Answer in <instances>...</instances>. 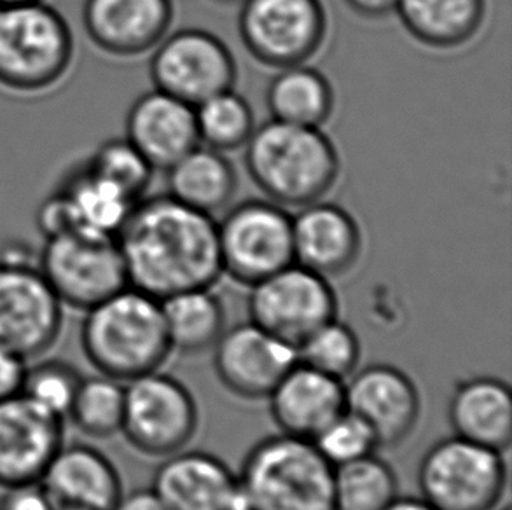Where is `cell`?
Listing matches in <instances>:
<instances>
[{
	"mask_svg": "<svg viewBox=\"0 0 512 510\" xmlns=\"http://www.w3.org/2000/svg\"><path fill=\"white\" fill-rule=\"evenodd\" d=\"M243 48L271 69L308 63L327 37L322 0H243L238 16Z\"/></svg>",
	"mask_w": 512,
	"mask_h": 510,
	"instance_id": "7c38bea8",
	"label": "cell"
},
{
	"mask_svg": "<svg viewBox=\"0 0 512 510\" xmlns=\"http://www.w3.org/2000/svg\"><path fill=\"white\" fill-rule=\"evenodd\" d=\"M296 352L299 362L336 380L346 381L359 367V336L336 317L308 336Z\"/></svg>",
	"mask_w": 512,
	"mask_h": 510,
	"instance_id": "1f68e13d",
	"label": "cell"
},
{
	"mask_svg": "<svg viewBox=\"0 0 512 510\" xmlns=\"http://www.w3.org/2000/svg\"><path fill=\"white\" fill-rule=\"evenodd\" d=\"M212 350L217 380L243 400L268 399L278 381L298 362L294 346L250 320L226 327Z\"/></svg>",
	"mask_w": 512,
	"mask_h": 510,
	"instance_id": "9a60e30c",
	"label": "cell"
},
{
	"mask_svg": "<svg viewBox=\"0 0 512 510\" xmlns=\"http://www.w3.org/2000/svg\"><path fill=\"white\" fill-rule=\"evenodd\" d=\"M167 187L180 203L214 215L231 205L238 175L224 152L198 144L168 168Z\"/></svg>",
	"mask_w": 512,
	"mask_h": 510,
	"instance_id": "d4e9b609",
	"label": "cell"
},
{
	"mask_svg": "<svg viewBox=\"0 0 512 510\" xmlns=\"http://www.w3.org/2000/svg\"><path fill=\"white\" fill-rule=\"evenodd\" d=\"M27 359L0 345V402L20 395L27 374Z\"/></svg>",
	"mask_w": 512,
	"mask_h": 510,
	"instance_id": "8d00e7d4",
	"label": "cell"
},
{
	"mask_svg": "<svg viewBox=\"0 0 512 510\" xmlns=\"http://www.w3.org/2000/svg\"><path fill=\"white\" fill-rule=\"evenodd\" d=\"M81 346L98 373L128 383L165 364L168 341L161 301L125 287L86 311Z\"/></svg>",
	"mask_w": 512,
	"mask_h": 510,
	"instance_id": "3957f363",
	"label": "cell"
},
{
	"mask_svg": "<svg viewBox=\"0 0 512 510\" xmlns=\"http://www.w3.org/2000/svg\"><path fill=\"white\" fill-rule=\"evenodd\" d=\"M81 380L83 376L69 362L42 360L35 366H28L20 395L44 413L67 421Z\"/></svg>",
	"mask_w": 512,
	"mask_h": 510,
	"instance_id": "d6a6232c",
	"label": "cell"
},
{
	"mask_svg": "<svg viewBox=\"0 0 512 510\" xmlns=\"http://www.w3.org/2000/svg\"><path fill=\"white\" fill-rule=\"evenodd\" d=\"M222 273L254 285L294 262L292 215L270 200H247L217 222Z\"/></svg>",
	"mask_w": 512,
	"mask_h": 510,
	"instance_id": "30bf717a",
	"label": "cell"
},
{
	"mask_svg": "<svg viewBox=\"0 0 512 510\" xmlns=\"http://www.w3.org/2000/svg\"><path fill=\"white\" fill-rule=\"evenodd\" d=\"M243 149L250 179L280 207L299 210L324 200L340 177V154L322 128L270 119Z\"/></svg>",
	"mask_w": 512,
	"mask_h": 510,
	"instance_id": "7a4b0ae2",
	"label": "cell"
},
{
	"mask_svg": "<svg viewBox=\"0 0 512 510\" xmlns=\"http://www.w3.org/2000/svg\"><path fill=\"white\" fill-rule=\"evenodd\" d=\"M172 352L201 355L226 331V308L212 289L180 292L161 301Z\"/></svg>",
	"mask_w": 512,
	"mask_h": 510,
	"instance_id": "83f0119b",
	"label": "cell"
},
{
	"mask_svg": "<svg viewBox=\"0 0 512 510\" xmlns=\"http://www.w3.org/2000/svg\"><path fill=\"white\" fill-rule=\"evenodd\" d=\"M151 488L168 510H249L238 474L203 451L163 458Z\"/></svg>",
	"mask_w": 512,
	"mask_h": 510,
	"instance_id": "d6986e66",
	"label": "cell"
},
{
	"mask_svg": "<svg viewBox=\"0 0 512 510\" xmlns=\"http://www.w3.org/2000/svg\"><path fill=\"white\" fill-rule=\"evenodd\" d=\"M249 320L287 345L298 346L338 317V296L326 276L292 262L250 285Z\"/></svg>",
	"mask_w": 512,
	"mask_h": 510,
	"instance_id": "8fae6325",
	"label": "cell"
},
{
	"mask_svg": "<svg viewBox=\"0 0 512 510\" xmlns=\"http://www.w3.org/2000/svg\"><path fill=\"white\" fill-rule=\"evenodd\" d=\"M453 435L504 453L512 441V393L495 376L460 381L448 406Z\"/></svg>",
	"mask_w": 512,
	"mask_h": 510,
	"instance_id": "cb8c5ba5",
	"label": "cell"
},
{
	"mask_svg": "<svg viewBox=\"0 0 512 510\" xmlns=\"http://www.w3.org/2000/svg\"><path fill=\"white\" fill-rule=\"evenodd\" d=\"M383 510H437L422 497H395Z\"/></svg>",
	"mask_w": 512,
	"mask_h": 510,
	"instance_id": "ab89813d",
	"label": "cell"
},
{
	"mask_svg": "<svg viewBox=\"0 0 512 510\" xmlns=\"http://www.w3.org/2000/svg\"><path fill=\"white\" fill-rule=\"evenodd\" d=\"M500 510H511V507H504V509H500Z\"/></svg>",
	"mask_w": 512,
	"mask_h": 510,
	"instance_id": "7bdbcfd3",
	"label": "cell"
},
{
	"mask_svg": "<svg viewBox=\"0 0 512 510\" xmlns=\"http://www.w3.org/2000/svg\"><path fill=\"white\" fill-rule=\"evenodd\" d=\"M200 425L193 393L172 374L153 371L125 383L121 434L133 449L167 458L186 449Z\"/></svg>",
	"mask_w": 512,
	"mask_h": 510,
	"instance_id": "ba28073f",
	"label": "cell"
},
{
	"mask_svg": "<svg viewBox=\"0 0 512 510\" xmlns=\"http://www.w3.org/2000/svg\"><path fill=\"white\" fill-rule=\"evenodd\" d=\"M76 63L74 32L48 2L0 7V88L42 97L65 83Z\"/></svg>",
	"mask_w": 512,
	"mask_h": 510,
	"instance_id": "277c9868",
	"label": "cell"
},
{
	"mask_svg": "<svg viewBox=\"0 0 512 510\" xmlns=\"http://www.w3.org/2000/svg\"><path fill=\"white\" fill-rule=\"evenodd\" d=\"M238 479L249 510H336L334 467L310 439L264 437L245 456Z\"/></svg>",
	"mask_w": 512,
	"mask_h": 510,
	"instance_id": "5b68a950",
	"label": "cell"
},
{
	"mask_svg": "<svg viewBox=\"0 0 512 510\" xmlns=\"http://www.w3.org/2000/svg\"><path fill=\"white\" fill-rule=\"evenodd\" d=\"M112 510H168L161 502L160 497L154 493L153 488H140V490L123 493L118 504Z\"/></svg>",
	"mask_w": 512,
	"mask_h": 510,
	"instance_id": "74e56055",
	"label": "cell"
},
{
	"mask_svg": "<svg viewBox=\"0 0 512 510\" xmlns=\"http://www.w3.org/2000/svg\"><path fill=\"white\" fill-rule=\"evenodd\" d=\"M37 2H48V0H0V7L27 6Z\"/></svg>",
	"mask_w": 512,
	"mask_h": 510,
	"instance_id": "60d3db41",
	"label": "cell"
},
{
	"mask_svg": "<svg viewBox=\"0 0 512 510\" xmlns=\"http://www.w3.org/2000/svg\"><path fill=\"white\" fill-rule=\"evenodd\" d=\"M271 420L282 434L313 441L346 409L345 381L296 362L268 395Z\"/></svg>",
	"mask_w": 512,
	"mask_h": 510,
	"instance_id": "603a6c76",
	"label": "cell"
},
{
	"mask_svg": "<svg viewBox=\"0 0 512 510\" xmlns=\"http://www.w3.org/2000/svg\"><path fill=\"white\" fill-rule=\"evenodd\" d=\"M488 0H397L395 13L408 34L432 49H455L483 28Z\"/></svg>",
	"mask_w": 512,
	"mask_h": 510,
	"instance_id": "484cf974",
	"label": "cell"
},
{
	"mask_svg": "<svg viewBox=\"0 0 512 510\" xmlns=\"http://www.w3.org/2000/svg\"><path fill=\"white\" fill-rule=\"evenodd\" d=\"M214 2H219V4H226V6H229V4H242L243 0H214Z\"/></svg>",
	"mask_w": 512,
	"mask_h": 510,
	"instance_id": "b9f144b4",
	"label": "cell"
},
{
	"mask_svg": "<svg viewBox=\"0 0 512 510\" xmlns=\"http://www.w3.org/2000/svg\"><path fill=\"white\" fill-rule=\"evenodd\" d=\"M345 4L359 16L378 20V18H385L388 14L395 13L397 0H345Z\"/></svg>",
	"mask_w": 512,
	"mask_h": 510,
	"instance_id": "f35d334b",
	"label": "cell"
},
{
	"mask_svg": "<svg viewBox=\"0 0 512 510\" xmlns=\"http://www.w3.org/2000/svg\"><path fill=\"white\" fill-rule=\"evenodd\" d=\"M125 413V383L105 374L83 378L67 420L91 439H111L121 434Z\"/></svg>",
	"mask_w": 512,
	"mask_h": 510,
	"instance_id": "f546056e",
	"label": "cell"
},
{
	"mask_svg": "<svg viewBox=\"0 0 512 510\" xmlns=\"http://www.w3.org/2000/svg\"><path fill=\"white\" fill-rule=\"evenodd\" d=\"M86 165L119 187L133 201L146 196L154 175L153 166L125 137L109 138L98 145L97 151L86 159Z\"/></svg>",
	"mask_w": 512,
	"mask_h": 510,
	"instance_id": "836d02e7",
	"label": "cell"
},
{
	"mask_svg": "<svg viewBox=\"0 0 512 510\" xmlns=\"http://www.w3.org/2000/svg\"><path fill=\"white\" fill-rule=\"evenodd\" d=\"M135 203L84 161L63 177L39 207L37 226L44 238L63 231L116 238Z\"/></svg>",
	"mask_w": 512,
	"mask_h": 510,
	"instance_id": "5bb4252c",
	"label": "cell"
},
{
	"mask_svg": "<svg viewBox=\"0 0 512 510\" xmlns=\"http://www.w3.org/2000/svg\"><path fill=\"white\" fill-rule=\"evenodd\" d=\"M65 421L23 395L0 402V488L41 481L65 444Z\"/></svg>",
	"mask_w": 512,
	"mask_h": 510,
	"instance_id": "e0dca14e",
	"label": "cell"
},
{
	"mask_svg": "<svg viewBox=\"0 0 512 510\" xmlns=\"http://www.w3.org/2000/svg\"><path fill=\"white\" fill-rule=\"evenodd\" d=\"M346 409L366 421L378 446L395 448L415 432L422 399L415 381L399 367L373 364L345 381Z\"/></svg>",
	"mask_w": 512,
	"mask_h": 510,
	"instance_id": "2e32d148",
	"label": "cell"
},
{
	"mask_svg": "<svg viewBox=\"0 0 512 510\" xmlns=\"http://www.w3.org/2000/svg\"><path fill=\"white\" fill-rule=\"evenodd\" d=\"M333 84L306 63L278 69L266 91L271 119L322 128L334 112Z\"/></svg>",
	"mask_w": 512,
	"mask_h": 510,
	"instance_id": "4316f807",
	"label": "cell"
},
{
	"mask_svg": "<svg viewBox=\"0 0 512 510\" xmlns=\"http://www.w3.org/2000/svg\"><path fill=\"white\" fill-rule=\"evenodd\" d=\"M84 34L104 55L135 58L153 51L173 21L172 0H84Z\"/></svg>",
	"mask_w": 512,
	"mask_h": 510,
	"instance_id": "ac0fdd59",
	"label": "cell"
},
{
	"mask_svg": "<svg viewBox=\"0 0 512 510\" xmlns=\"http://www.w3.org/2000/svg\"><path fill=\"white\" fill-rule=\"evenodd\" d=\"M399 481L390 463L367 455L334 467L336 510H383L399 497Z\"/></svg>",
	"mask_w": 512,
	"mask_h": 510,
	"instance_id": "f1b7e54d",
	"label": "cell"
},
{
	"mask_svg": "<svg viewBox=\"0 0 512 510\" xmlns=\"http://www.w3.org/2000/svg\"><path fill=\"white\" fill-rule=\"evenodd\" d=\"M313 444L333 467L373 455L376 448H380L366 421L348 409L322 428Z\"/></svg>",
	"mask_w": 512,
	"mask_h": 510,
	"instance_id": "e575fe53",
	"label": "cell"
},
{
	"mask_svg": "<svg viewBox=\"0 0 512 510\" xmlns=\"http://www.w3.org/2000/svg\"><path fill=\"white\" fill-rule=\"evenodd\" d=\"M151 53L154 88L193 107L235 86V56L207 30L182 28L167 34Z\"/></svg>",
	"mask_w": 512,
	"mask_h": 510,
	"instance_id": "4fadbf2b",
	"label": "cell"
},
{
	"mask_svg": "<svg viewBox=\"0 0 512 510\" xmlns=\"http://www.w3.org/2000/svg\"><path fill=\"white\" fill-rule=\"evenodd\" d=\"M63 308L37 259L13 250L0 257V345L39 359L60 338Z\"/></svg>",
	"mask_w": 512,
	"mask_h": 510,
	"instance_id": "9c48e42d",
	"label": "cell"
},
{
	"mask_svg": "<svg viewBox=\"0 0 512 510\" xmlns=\"http://www.w3.org/2000/svg\"><path fill=\"white\" fill-rule=\"evenodd\" d=\"M294 262L326 278L346 275L362 254V231L348 210L315 201L292 215Z\"/></svg>",
	"mask_w": 512,
	"mask_h": 510,
	"instance_id": "ffe728a7",
	"label": "cell"
},
{
	"mask_svg": "<svg viewBox=\"0 0 512 510\" xmlns=\"http://www.w3.org/2000/svg\"><path fill=\"white\" fill-rule=\"evenodd\" d=\"M418 486L437 510H495L506 491V460L500 451L451 435L423 455Z\"/></svg>",
	"mask_w": 512,
	"mask_h": 510,
	"instance_id": "8992f818",
	"label": "cell"
},
{
	"mask_svg": "<svg viewBox=\"0 0 512 510\" xmlns=\"http://www.w3.org/2000/svg\"><path fill=\"white\" fill-rule=\"evenodd\" d=\"M0 510H56L41 481L4 488Z\"/></svg>",
	"mask_w": 512,
	"mask_h": 510,
	"instance_id": "d590c367",
	"label": "cell"
},
{
	"mask_svg": "<svg viewBox=\"0 0 512 510\" xmlns=\"http://www.w3.org/2000/svg\"><path fill=\"white\" fill-rule=\"evenodd\" d=\"M41 484L56 510H112L125 493L116 465L90 444H63Z\"/></svg>",
	"mask_w": 512,
	"mask_h": 510,
	"instance_id": "44dd1931",
	"label": "cell"
},
{
	"mask_svg": "<svg viewBox=\"0 0 512 510\" xmlns=\"http://www.w3.org/2000/svg\"><path fill=\"white\" fill-rule=\"evenodd\" d=\"M37 266L60 303L88 311L128 287L116 238L63 231L44 238Z\"/></svg>",
	"mask_w": 512,
	"mask_h": 510,
	"instance_id": "52a82bcc",
	"label": "cell"
},
{
	"mask_svg": "<svg viewBox=\"0 0 512 510\" xmlns=\"http://www.w3.org/2000/svg\"><path fill=\"white\" fill-rule=\"evenodd\" d=\"M125 138L154 170H165L200 144L193 105L156 90L133 102Z\"/></svg>",
	"mask_w": 512,
	"mask_h": 510,
	"instance_id": "7402d4cb",
	"label": "cell"
},
{
	"mask_svg": "<svg viewBox=\"0 0 512 510\" xmlns=\"http://www.w3.org/2000/svg\"><path fill=\"white\" fill-rule=\"evenodd\" d=\"M194 118L200 144L224 154L245 147L256 130L252 107L233 88L196 105Z\"/></svg>",
	"mask_w": 512,
	"mask_h": 510,
	"instance_id": "4dcf8cb0",
	"label": "cell"
},
{
	"mask_svg": "<svg viewBox=\"0 0 512 510\" xmlns=\"http://www.w3.org/2000/svg\"><path fill=\"white\" fill-rule=\"evenodd\" d=\"M116 242L128 287L160 301L186 290L212 289L222 275L214 215L170 194L137 201Z\"/></svg>",
	"mask_w": 512,
	"mask_h": 510,
	"instance_id": "6da1fadb",
	"label": "cell"
}]
</instances>
